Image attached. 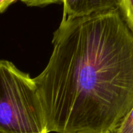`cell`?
<instances>
[{
    "instance_id": "6da1fadb",
    "label": "cell",
    "mask_w": 133,
    "mask_h": 133,
    "mask_svg": "<svg viewBox=\"0 0 133 133\" xmlns=\"http://www.w3.org/2000/svg\"><path fill=\"white\" fill-rule=\"evenodd\" d=\"M34 78L48 133H116L133 107V34L117 9L62 18Z\"/></svg>"
},
{
    "instance_id": "7a4b0ae2",
    "label": "cell",
    "mask_w": 133,
    "mask_h": 133,
    "mask_svg": "<svg viewBox=\"0 0 133 133\" xmlns=\"http://www.w3.org/2000/svg\"><path fill=\"white\" fill-rule=\"evenodd\" d=\"M0 133H48L34 78L8 60H0Z\"/></svg>"
},
{
    "instance_id": "3957f363",
    "label": "cell",
    "mask_w": 133,
    "mask_h": 133,
    "mask_svg": "<svg viewBox=\"0 0 133 133\" xmlns=\"http://www.w3.org/2000/svg\"><path fill=\"white\" fill-rule=\"evenodd\" d=\"M120 0H63V17L89 16L117 9Z\"/></svg>"
},
{
    "instance_id": "277c9868",
    "label": "cell",
    "mask_w": 133,
    "mask_h": 133,
    "mask_svg": "<svg viewBox=\"0 0 133 133\" xmlns=\"http://www.w3.org/2000/svg\"><path fill=\"white\" fill-rule=\"evenodd\" d=\"M117 10L121 19L133 34V0H120Z\"/></svg>"
},
{
    "instance_id": "5b68a950",
    "label": "cell",
    "mask_w": 133,
    "mask_h": 133,
    "mask_svg": "<svg viewBox=\"0 0 133 133\" xmlns=\"http://www.w3.org/2000/svg\"><path fill=\"white\" fill-rule=\"evenodd\" d=\"M116 133H133V107L123 120Z\"/></svg>"
},
{
    "instance_id": "8992f818",
    "label": "cell",
    "mask_w": 133,
    "mask_h": 133,
    "mask_svg": "<svg viewBox=\"0 0 133 133\" xmlns=\"http://www.w3.org/2000/svg\"><path fill=\"white\" fill-rule=\"evenodd\" d=\"M28 6L43 7L51 4H63V0H20Z\"/></svg>"
},
{
    "instance_id": "52a82bcc",
    "label": "cell",
    "mask_w": 133,
    "mask_h": 133,
    "mask_svg": "<svg viewBox=\"0 0 133 133\" xmlns=\"http://www.w3.org/2000/svg\"><path fill=\"white\" fill-rule=\"evenodd\" d=\"M17 0H0V14L4 13L12 4L15 3Z\"/></svg>"
}]
</instances>
